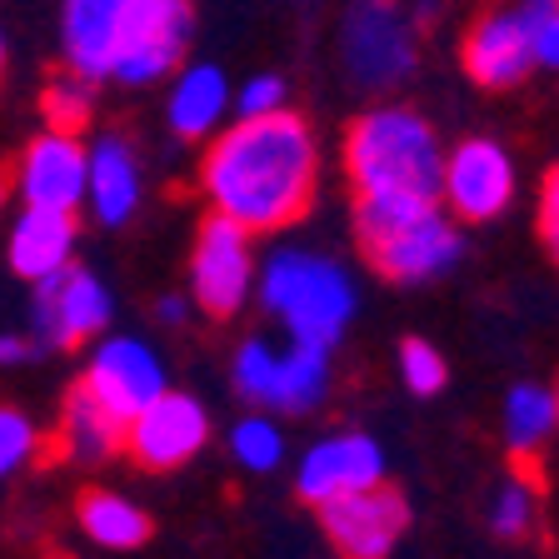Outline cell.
<instances>
[{
	"label": "cell",
	"instance_id": "18",
	"mask_svg": "<svg viewBox=\"0 0 559 559\" xmlns=\"http://www.w3.org/2000/svg\"><path fill=\"white\" fill-rule=\"evenodd\" d=\"M85 200L105 225H126L130 210L140 205V160L130 140L100 135L85 151Z\"/></svg>",
	"mask_w": 559,
	"mask_h": 559
},
{
	"label": "cell",
	"instance_id": "33",
	"mask_svg": "<svg viewBox=\"0 0 559 559\" xmlns=\"http://www.w3.org/2000/svg\"><path fill=\"white\" fill-rule=\"evenodd\" d=\"M160 320H186V300H160Z\"/></svg>",
	"mask_w": 559,
	"mask_h": 559
},
{
	"label": "cell",
	"instance_id": "34",
	"mask_svg": "<svg viewBox=\"0 0 559 559\" xmlns=\"http://www.w3.org/2000/svg\"><path fill=\"white\" fill-rule=\"evenodd\" d=\"M0 75H5V35H0Z\"/></svg>",
	"mask_w": 559,
	"mask_h": 559
},
{
	"label": "cell",
	"instance_id": "11",
	"mask_svg": "<svg viewBox=\"0 0 559 559\" xmlns=\"http://www.w3.org/2000/svg\"><path fill=\"white\" fill-rule=\"evenodd\" d=\"M325 514V530L335 539V549L345 559H384L395 549L400 530H405V500L395 489L384 485H365V489H349L340 500L320 504Z\"/></svg>",
	"mask_w": 559,
	"mask_h": 559
},
{
	"label": "cell",
	"instance_id": "31",
	"mask_svg": "<svg viewBox=\"0 0 559 559\" xmlns=\"http://www.w3.org/2000/svg\"><path fill=\"white\" fill-rule=\"evenodd\" d=\"M539 235H545V245L559 240V175L555 170L545 175V195H539Z\"/></svg>",
	"mask_w": 559,
	"mask_h": 559
},
{
	"label": "cell",
	"instance_id": "23",
	"mask_svg": "<svg viewBox=\"0 0 559 559\" xmlns=\"http://www.w3.org/2000/svg\"><path fill=\"white\" fill-rule=\"evenodd\" d=\"M555 395H549L545 384H520L510 390L504 400V440L514 444L520 454H535L539 444L555 435Z\"/></svg>",
	"mask_w": 559,
	"mask_h": 559
},
{
	"label": "cell",
	"instance_id": "2",
	"mask_svg": "<svg viewBox=\"0 0 559 559\" xmlns=\"http://www.w3.org/2000/svg\"><path fill=\"white\" fill-rule=\"evenodd\" d=\"M345 170L355 195H409L440 200L444 151L435 130L405 110V105H380L360 116L345 135Z\"/></svg>",
	"mask_w": 559,
	"mask_h": 559
},
{
	"label": "cell",
	"instance_id": "29",
	"mask_svg": "<svg viewBox=\"0 0 559 559\" xmlns=\"http://www.w3.org/2000/svg\"><path fill=\"white\" fill-rule=\"evenodd\" d=\"M31 454H35V425L21 415V409L0 405V479L15 475Z\"/></svg>",
	"mask_w": 559,
	"mask_h": 559
},
{
	"label": "cell",
	"instance_id": "1",
	"mask_svg": "<svg viewBox=\"0 0 559 559\" xmlns=\"http://www.w3.org/2000/svg\"><path fill=\"white\" fill-rule=\"evenodd\" d=\"M314 170L320 155L310 126L290 110H270V116H240L210 140L200 186L215 215L255 235L300 221L314 200Z\"/></svg>",
	"mask_w": 559,
	"mask_h": 559
},
{
	"label": "cell",
	"instance_id": "6",
	"mask_svg": "<svg viewBox=\"0 0 559 559\" xmlns=\"http://www.w3.org/2000/svg\"><path fill=\"white\" fill-rule=\"evenodd\" d=\"M345 70L365 91H384L400 85L415 70V25L395 0H360L345 15Z\"/></svg>",
	"mask_w": 559,
	"mask_h": 559
},
{
	"label": "cell",
	"instance_id": "27",
	"mask_svg": "<svg viewBox=\"0 0 559 559\" xmlns=\"http://www.w3.org/2000/svg\"><path fill=\"white\" fill-rule=\"evenodd\" d=\"M400 374H405V384L415 395H435V390L450 380L444 355L430 345V340H405V345H400Z\"/></svg>",
	"mask_w": 559,
	"mask_h": 559
},
{
	"label": "cell",
	"instance_id": "26",
	"mask_svg": "<svg viewBox=\"0 0 559 559\" xmlns=\"http://www.w3.org/2000/svg\"><path fill=\"white\" fill-rule=\"evenodd\" d=\"M514 11L524 21L530 46H535V60L549 70L559 60V0H514Z\"/></svg>",
	"mask_w": 559,
	"mask_h": 559
},
{
	"label": "cell",
	"instance_id": "24",
	"mask_svg": "<svg viewBox=\"0 0 559 559\" xmlns=\"http://www.w3.org/2000/svg\"><path fill=\"white\" fill-rule=\"evenodd\" d=\"M230 450H235V460H240L245 469L265 475V469H275L280 460H285V435L275 430V419L245 415L240 425H235V435H230Z\"/></svg>",
	"mask_w": 559,
	"mask_h": 559
},
{
	"label": "cell",
	"instance_id": "32",
	"mask_svg": "<svg viewBox=\"0 0 559 559\" xmlns=\"http://www.w3.org/2000/svg\"><path fill=\"white\" fill-rule=\"evenodd\" d=\"M31 349H25V340H15V335H0V365H15V360H25Z\"/></svg>",
	"mask_w": 559,
	"mask_h": 559
},
{
	"label": "cell",
	"instance_id": "8",
	"mask_svg": "<svg viewBox=\"0 0 559 559\" xmlns=\"http://www.w3.org/2000/svg\"><path fill=\"white\" fill-rule=\"evenodd\" d=\"M255 280V255H250V230L225 215H210L200 225L195 255H190V290L210 314H235Z\"/></svg>",
	"mask_w": 559,
	"mask_h": 559
},
{
	"label": "cell",
	"instance_id": "14",
	"mask_svg": "<svg viewBox=\"0 0 559 559\" xmlns=\"http://www.w3.org/2000/svg\"><path fill=\"white\" fill-rule=\"evenodd\" d=\"M465 70L469 81L485 85V91H510V85L530 81L539 70L535 46L524 35V21L514 5H500V11H485L465 35Z\"/></svg>",
	"mask_w": 559,
	"mask_h": 559
},
{
	"label": "cell",
	"instance_id": "28",
	"mask_svg": "<svg viewBox=\"0 0 559 559\" xmlns=\"http://www.w3.org/2000/svg\"><path fill=\"white\" fill-rule=\"evenodd\" d=\"M530 520H535V489L524 485V479H510V485L500 489L495 510H489V524H495V535L514 539L530 530Z\"/></svg>",
	"mask_w": 559,
	"mask_h": 559
},
{
	"label": "cell",
	"instance_id": "9",
	"mask_svg": "<svg viewBox=\"0 0 559 559\" xmlns=\"http://www.w3.org/2000/svg\"><path fill=\"white\" fill-rule=\"evenodd\" d=\"M35 335L40 349H60V345H81L95 330H105L110 320V290L91 270H56V275L35 280Z\"/></svg>",
	"mask_w": 559,
	"mask_h": 559
},
{
	"label": "cell",
	"instance_id": "12",
	"mask_svg": "<svg viewBox=\"0 0 559 559\" xmlns=\"http://www.w3.org/2000/svg\"><path fill=\"white\" fill-rule=\"evenodd\" d=\"M440 195L465 221H495L514 195V165L495 140H465L440 170Z\"/></svg>",
	"mask_w": 559,
	"mask_h": 559
},
{
	"label": "cell",
	"instance_id": "35",
	"mask_svg": "<svg viewBox=\"0 0 559 559\" xmlns=\"http://www.w3.org/2000/svg\"><path fill=\"white\" fill-rule=\"evenodd\" d=\"M0 205H5V180H0Z\"/></svg>",
	"mask_w": 559,
	"mask_h": 559
},
{
	"label": "cell",
	"instance_id": "19",
	"mask_svg": "<svg viewBox=\"0 0 559 559\" xmlns=\"http://www.w3.org/2000/svg\"><path fill=\"white\" fill-rule=\"evenodd\" d=\"M75 250V221L70 210H40L31 205L11 230V270L21 280H46L70 265Z\"/></svg>",
	"mask_w": 559,
	"mask_h": 559
},
{
	"label": "cell",
	"instance_id": "16",
	"mask_svg": "<svg viewBox=\"0 0 559 559\" xmlns=\"http://www.w3.org/2000/svg\"><path fill=\"white\" fill-rule=\"evenodd\" d=\"M380 479H384V454L370 435H330L314 450H305L295 485H300V495L310 504H325L349 495V489L380 485Z\"/></svg>",
	"mask_w": 559,
	"mask_h": 559
},
{
	"label": "cell",
	"instance_id": "10",
	"mask_svg": "<svg viewBox=\"0 0 559 559\" xmlns=\"http://www.w3.org/2000/svg\"><path fill=\"white\" fill-rule=\"evenodd\" d=\"M205 435H210V415L190 395H170V390H160L151 405L126 419L130 454H135L145 469L186 465L190 454L205 444Z\"/></svg>",
	"mask_w": 559,
	"mask_h": 559
},
{
	"label": "cell",
	"instance_id": "21",
	"mask_svg": "<svg viewBox=\"0 0 559 559\" xmlns=\"http://www.w3.org/2000/svg\"><path fill=\"white\" fill-rule=\"evenodd\" d=\"M120 440H126V425H120L85 384H75L66 400V450L75 454V460H105Z\"/></svg>",
	"mask_w": 559,
	"mask_h": 559
},
{
	"label": "cell",
	"instance_id": "5",
	"mask_svg": "<svg viewBox=\"0 0 559 559\" xmlns=\"http://www.w3.org/2000/svg\"><path fill=\"white\" fill-rule=\"evenodd\" d=\"M235 384L250 405L314 409L330 390V349L290 340V349H270L265 340H245L235 355Z\"/></svg>",
	"mask_w": 559,
	"mask_h": 559
},
{
	"label": "cell",
	"instance_id": "15",
	"mask_svg": "<svg viewBox=\"0 0 559 559\" xmlns=\"http://www.w3.org/2000/svg\"><path fill=\"white\" fill-rule=\"evenodd\" d=\"M25 205L40 210H75L85 200V145L75 130H46L35 135L21 155V175H15Z\"/></svg>",
	"mask_w": 559,
	"mask_h": 559
},
{
	"label": "cell",
	"instance_id": "17",
	"mask_svg": "<svg viewBox=\"0 0 559 559\" xmlns=\"http://www.w3.org/2000/svg\"><path fill=\"white\" fill-rule=\"evenodd\" d=\"M126 5L130 0H66L60 35H66V60L75 75H85V81L110 75L120 31H126Z\"/></svg>",
	"mask_w": 559,
	"mask_h": 559
},
{
	"label": "cell",
	"instance_id": "22",
	"mask_svg": "<svg viewBox=\"0 0 559 559\" xmlns=\"http://www.w3.org/2000/svg\"><path fill=\"white\" fill-rule=\"evenodd\" d=\"M81 530L105 549H135L151 539V520H145L130 500L105 495V489H91L81 500Z\"/></svg>",
	"mask_w": 559,
	"mask_h": 559
},
{
	"label": "cell",
	"instance_id": "7",
	"mask_svg": "<svg viewBox=\"0 0 559 559\" xmlns=\"http://www.w3.org/2000/svg\"><path fill=\"white\" fill-rule=\"evenodd\" d=\"M190 40V0H130L110 75L126 85H151L170 75Z\"/></svg>",
	"mask_w": 559,
	"mask_h": 559
},
{
	"label": "cell",
	"instance_id": "3",
	"mask_svg": "<svg viewBox=\"0 0 559 559\" xmlns=\"http://www.w3.org/2000/svg\"><path fill=\"white\" fill-rule=\"evenodd\" d=\"M355 230H360V245L370 250L374 270L384 280H400V285L435 280L460 255V235L440 215V200L360 195Z\"/></svg>",
	"mask_w": 559,
	"mask_h": 559
},
{
	"label": "cell",
	"instance_id": "13",
	"mask_svg": "<svg viewBox=\"0 0 559 559\" xmlns=\"http://www.w3.org/2000/svg\"><path fill=\"white\" fill-rule=\"evenodd\" d=\"M81 384L126 425L135 409H145L165 390V365L145 340H105Z\"/></svg>",
	"mask_w": 559,
	"mask_h": 559
},
{
	"label": "cell",
	"instance_id": "30",
	"mask_svg": "<svg viewBox=\"0 0 559 559\" xmlns=\"http://www.w3.org/2000/svg\"><path fill=\"white\" fill-rule=\"evenodd\" d=\"M235 110L240 116H270V110H285V81L280 75H255L235 95Z\"/></svg>",
	"mask_w": 559,
	"mask_h": 559
},
{
	"label": "cell",
	"instance_id": "4",
	"mask_svg": "<svg viewBox=\"0 0 559 559\" xmlns=\"http://www.w3.org/2000/svg\"><path fill=\"white\" fill-rule=\"evenodd\" d=\"M260 300L290 325V340L330 349L340 340V330L349 325V314H355V285L335 260L280 250V255H270L265 275H260Z\"/></svg>",
	"mask_w": 559,
	"mask_h": 559
},
{
	"label": "cell",
	"instance_id": "25",
	"mask_svg": "<svg viewBox=\"0 0 559 559\" xmlns=\"http://www.w3.org/2000/svg\"><path fill=\"white\" fill-rule=\"evenodd\" d=\"M91 85L95 81H85V75H60V81H50L46 85V120H50V130H81L85 120H91Z\"/></svg>",
	"mask_w": 559,
	"mask_h": 559
},
{
	"label": "cell",
	"instance_id": "20",
	"mask_svg": "<svg viewBox=\"0 0 559 559\" xmlns=\"http://www.w3.org/2000/svg\"><path fill=\"white\" fill-rule=\"evenodd\" d=\"M225 110H230V81L221 66H186L170 85V126L175 135L200 140L210 130H221Z\"/></svg>",
	"mask_w": 559,
	"mask_h": 559
}]
</instances>
